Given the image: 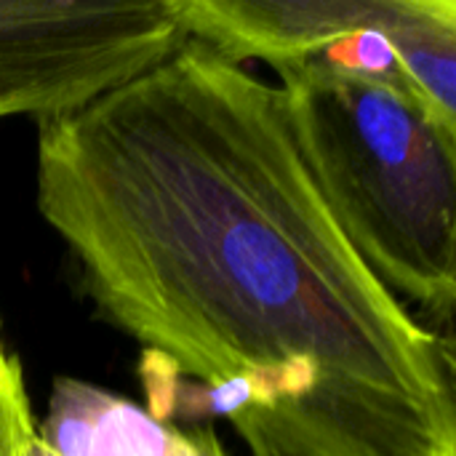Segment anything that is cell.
Instances as JSON below:
<instances>
[{"label": "cell", "instance_id": "cell-1", "mask_svg": "<svg viewBox=\"0 0 456 456\" xmlns=\"http://www.w3.org/2000/svg\"><path fill=\"white\" fill-rule=\"evenodd\" d=\"M35 190L99 318L251 456H456L452 342L350 246L278 86L190 37L37 120Z\"/></svg>", "mask_w": 456, "mask_h": 456}, {"label": "cell", "instance_id": "cell-2", "mask_svg": "<svg viewBox=\"0 0 456 456\" xmlns=\"http://www.w3.org/2000/svg\"><path fill=\"white\" fill-rule=\"evenodd\" d=\"M297 150L371 273L449 323L456 302V136L401 88L321 59L273 67Z\"/></svg>", "mask_w": 456, "mask_h": 456}, {"label": "cell", "instance_id": "cell-3", "mask_svg": "<svg viewBox=\"0 0 456 456\" xmlns=\"http://www.w3.org/2000/svg\"><path fill=\"white\" fill-rule=\"evenodd\" d=\"M187 40L176 0H0V120L77 110Z\"/></svg>", "mask_w": 456, "mask_h": 456}, {"label": "cell", "instance_id": "cell-4", "mask_svg": "<svg viewBox=\"0 0 456 456\" xmlns=\"http://www.w3.org/2000/svg\"><path fill=\"white\" fill-rule=\"evenodd\" d=\"M187 37L243 64L270 67L310 59L342 37L395 27L411 19L422 0H176Z\"/></svg>", "mask_w": 456, "mask_h": 456}, {"label": "cell", "instance_id": "cell-5", "mask_svg": "<svg viewBox=\"0 0 456 456\" xmlns=\"http://www.w3.org/2000/svg\"><path fill=\"white\" fill-rule=\"evenodd\" d=\"M37 444L51 456H227L211 428L179 430L96 385L59 377Z\"/></svg>", "mask_w": 456, "mask_h": 456}, {"label": "cell", "instance_id": "cell-6", "mask_svg": "<svg viewBox=\"0 0 456 456\" xmlns=\"http://www.w3.org/2000/svg\"><path fill=\"white\" fill-rule=\"evenodd\" d=\"M37 446V419L27 395L19 358L5 347L0 323V456H32Z\"/></svg>", "mask_w": 456, "mask_h": 456}, {"label": "cell", "instance_id": "cell-7", "mask_svg": "<svg viewBox=\"0 0 456 456\" xmlns=\"http://www.w3.org/2000/svg\"><path fill=\"white\" fill-rule=\"evenodd\" d=\"M32 456H51V454H48V452H45V449H43V446L37 444V446H35V454H32Z\"/></svg>", "mask_w": 456, "mask_h": 456}]
</instances>
